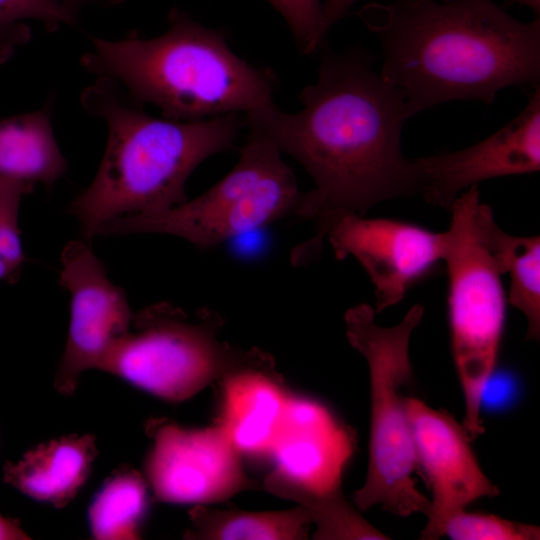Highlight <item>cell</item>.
<instances>
[{
    "mask_svg": "<svg viewBox=\"0 0 540 540\" xmlns=\"http://www.w3.org/2000/svg\"><path fill=\"white\" fill-rule=\"evenodd\" d=\"M444 536L454 540H538L540 529L497 515L465 510L450 518Z\"/></svg>",
    "mask_w": 540,
    "mask_h": 540,
    "instance_id": "obj_23",
    "label": "cell"
},
{
    "mask_svg": "<svg viewBox=\"0 0 540 540\" xmlns=\"http://www.w3.org/2000/svg\"><path fill=\"white\" fill-rule=\"evenodd\" d=\"M60 284L71 296L67 341L54 379L64 395L75 392L89 369H99L112 345L131 328L125 291L108 278L90 243L72 240L61 253Z\"/></svg>",
    "mask_w": 540,
    "mask_h": 540,
    "instance_id": "obj_11",
    "label": "cell"
},
{
    "mask_svg": "<svg viewBox=\"0 0 540 540\" xmlns=\"http://www.w3.org/2000/svg\"><path fill=\"white\" fill-rule=\"evenodd\" d=\"M188 539L204 540H302L312 524L302 507L268 512L210 509L195 505L190 511Z\"/></svg>",
    "mask_w": 540,
    "mask_h": 540,
    "instance_id": "obj_18",
    "label": "cell"
},
{
    "mask_svg": "<svg viewBox=\"0 0 540 540\" xmlns=\"http://www.w3.org/2000/svg\"><path fill=\"white\" fill-rule=\"evenodd\" d=\"M98 450L91 434H71L41 443L7 463L4 481L23 495L62 508L89 478Z\"/></svg>",
    "mask_w": 540,
    "mask_h": 540,
    "instance_id": "obj_16",
    "label": "cell"
},
{
    "mask_svg": "<svg viewBox=\"0 0 540 540\" xmlns=\"http://www.w3.org/2000/svg\"><path fill=\"white\" fill-rule=\"evenodd\" d=\"M512 1L530 8L537 15H539L540 13V0H512Z\"/></svg>",
    "mask_w": 540,
    "mask_h": 540,
    "instance_id": "obj_30",
    "label": "cell"
},
{
    "mask_svg": "<svg viewBox=\"0 0 540 540\" xmlns=\"http://www.w3.org/2000/svg\"><path fill=\"white\" fill-rule=\"evenodd\" d=\"M80 103L107 128L96 175L69 205L87 242L114 219L185 202L192 172L210 156L232 148L246 126L238 113L199 121L153 116L107 77H95L81 92Z\"/></svg>",
    "mask_w": 540,
    "mask_h": 540,
    "instance_id": "obj_3",
    "label": "cell"
},
{
    "mask_svg": "<svg viewBox=\"0 0 540 540\" xmlns=\"http://www.w3.org/2000/svg\"><path fill=\"white\" fill-rule=\"evenodd\" d=\"M356 448L352 428L317 400L290 395L267 456L269 492L304 500L342 492L343 473Z\"/></svg>",
    "mask_w": 540,
    "mask_h": 540,
    "instance_id": "obj_10",
    "label": "cell"
},
{
    "mask_svg": "<svg viewBox=\"0 0 540 540\" xmlns=\"http://www.w3.org/2000/svg\"><path fill=\"white\" fill-rule=\"evenodd\" d=\"M221 319L204 309L190 317L162 302L133 315L130 330L107 352L99 370L166 401L191 398L240 359L217 338Z\"/></svg>",
    "mask_w": 540,
    "mask_h": 540,
    "instance_id": "obj_8",
    "label": "cell"
},
{
    "mask_svg": "<svg viewBox=\"0 0 540 540\" xmlns=\"http://www.w3.org/2000/svg\"><path fill=\"white\" fill-rule=\"evenodd\" d=\"M281 154L269 138L249 129L235 166L203 194L161 212L114 219L97 235L166 234L209 249L295 215L303 192Z\"/></svg>",
    "mask_w": 540,
    "mask_h": 540,
    "instance_id": "obj_7",
    "label": "cell"
},
{
    "mask_svg": "<svg viewBox=\"0 0 540 540\" xmlns=\"http://www.w3.org/2000/svg\"><path fill=\"white\" fill-rule=\"evenodd\" d=\"M358 0H323L322 25L327 34L328 30L344 18Z\"/></svg>",
    "mask_w": 540,
    "mask_h": 540,
    "instance_id": "obj_26",
    "label": "cell"
},
{
    "mask_svg": "<svg viewBox=\"0 0 540 540\" xmlns=\"http://www.w3.org/2000/svg\"><path fill=\"white\" fill-rule=\"evenodd\" d=\"M149 432L144 477L158 500L205 505L249 487L241 454L220 425L187 428L155 421Z\"/></svg>",
    "mask_w": 540,
    "mask_h": 540,
    "instance_id": "obj_9",
    "label": "cell"
},
{
    "mask_svg": "<svg viewBox=\"0 0 540 540\" xmlns=\"http://www.w3.org/2000/svg\"><path fill=\"white\" fill-rule=\"evenodd\" d=\"M31 21L39 22L50 33L78 23L62 0H0V64L30 41Z\"/></svg>",
    "mask_w": 540,
    "mask_h": 540,
    "instance_id": "obj_21",
    "label": "cell"
},
{
    "mask_svg": "<svg viewBox=\"0 0 540 540\" xmlns=\"http://www.w3.org/2000/svg\"><path fill=\"white\" fill-rule=\"evenodd\" d=\"M267 361L250 352L222 376L219 425L241 455H268L290 397L264 369Z\"/></svg>",
    "mask_w": 540,
    "mask_h": 540,
    "instance_id": "obj_15",
    "label": "cell"
},
{
    "mask_svg": "<svg viewBox=\"0 0 540 540\" xmlns=\"http://www.w3.org/2000/svg\"><path fill=\"white\" fill-rule=\"evenodd\" d=\"M406 407L419 470L432 493L419 539L437 540L444 536L451 517L475 500L496 497L500 491L484 474L471 441L453 415L418 398L407 397Z\"/></svg>",
    "mask_w": 540,
    "mask_h": 540,
    "instance_id": "obj_13",
    "label": "cell"
},
{
    "mask_svg": "<svg viewBox=\"0 0 540 540\" xmlns=\"http://www.w3.org/2000/svg\"><path fill=\"white\" fill-rule=\"evenodd\" d=\"M511 382L512 379L504 373L498 374L496 377L492 373L484 387V390H488V392H490L492 398L491 401L493 404L497 406L498 404H505L508 402V396L510 397L513 395V392L511 393V391H513V385L511 386Z\"/></svg>",
    "mask_w": 540,
    "mask_h": 540,
    "instance_id": "obj_27",
    "label": "cell"
},
{
    "mask_svg": "<svg viewBox=\"0 0 540 540\" xmlns=\"http://www.w3.org/2000/svg\"><path fill=\"white\" fill-rule=\"evenodd\" d=\"M286 21L299 51L312 54L325 44L323 0H267Z\"/></svg>",
    "mask_w": 540,
    "mask_h": 540,
    "instance_id": "obj_25",
    "label": "cell"
},
{
    "mask_svg": "<svg viewBox=\"0 0 540 540\" xmlns=\"http://www.w3.org/2000/svg\"><path fill=\"white\" fill-rule=\"evenodd\" d=\"M79 59L95 77H107L139 104H152L165 118L199 121L273 105L276 77L253 66L229 46L220 29L204 26L180 8L167 30L143 38L130 31L120 39L89 36Z\"/></svg>",
    "mask_w": 540,
    "mask_h": 540,
    "instance_id": "obj_4",
    "label": "cell"
},
{
    "mask_svg": "<svg viewBox=\"0 0 540 540\" xmlns=\"http://www.w3.org/2000/svg\"><path fill=\"white\" fill-rule=\"evenodd\" d=\"M489 236L498 266L509 278L507 301L525 317L526 339L539 340L540 238L508 234L495 220Z\"/></svg>",
    "mask_w": 540,
    "mask_h": 540,
    "instance_id": "obj_19",
    "label": "cell"
},
{
    "mask_svg": "<svg viewBox=\"0 0 540 540\" xmlns=\"http://www.w3.org/2000/svg\"><path fill=\"white\" fill-rule=\"evenodd\" d=\"M323 47L316 81L300 92L301 110L273 105L244 115L246 127L295 158L315 183L295 212L316 224L315 234L291 253L300 264L320 254L329 229L344 216L420 192L415 163L401 149L411 117L403 96L373 69L374 55L360 47L342 53Z\"/></svg>",
    "mask_w": 540,
    "mask_h": 540,
    "instance_id": "obj_1",
    "label": "cell"
},
{
    "mask_svg": "<svg viewBox=\"0 0 540 540\" xmlns=\"http://www.w3.org/2000/svg\"><path fill=\"white\" fill-rule=\"evenodd\" d=\"M446 265L451 350L464 398L462 426L471 442L484 432V387L496 369L506 321L507 293L492 250L494 215L481 202L478 185L463 191L449 208Z\"/></svg>",
    "mask_w": 540,
    "mask_h": 540,
    "instance_id": "obj_6",
    "label": "cell"
},
{
    "mask_svg": "<svg viewBox=\"0 0 540 540\" xmlns=\"http://www.w3.org/2000/svg\"><path fill=\"white\" fill-rule=\"evenodd\" d=\"M148 483L131 469H122L108 478L88 508L91 535L99 540H134L148 507Z\"/></svg>",
    "mask_w": 540,
    "mask_h": 540,
    "instance_id": "obj_20",
    "label": "cell"
},
{
    "mask_svg": "<svg viewBox=\"0 0 540 540\" xmlns=\"http://www.w3.org/2000/svg\"><path fill=\"white\" fill-rule=\"evenodd\" d=\"M419 195L449 208L471 186L485 180L529 174L540 169V86L510 122L486 139L453 152L413 159Z\"/></svg>",
    "mask_w": 540,
    "mask_h": 540,
    "instance_id": "obj_14",
    "label": "cell"
},
{
    "mask_svg": "<svg viewBox=\"0 0 540 540\" xmlns=\"http://www.w3.org/2000/svg\"><path fill=\"white\" fill-rule=\"evenodd\" d=\"M32 189L0 180V280L12 278L24 263L18 215L22 197Z\"/></svg>",
    "mask_w": 540,
    "mask_h": 540,
    "instance_id": "obj_24",
    "label": "cell"
},
{
    "mask_svg": "<svg viewBox=\"0 0 540 540\" xmlns=\"http://www.w3.org/2000/svg\"><path fill=\"white\" fill-rule=\"evenodd\" d=\"M326 239L337 260L354 257L373 287L376 313L400 303L444 261L447 234L392 218L347 215Z\"/></svg>",
    "mask_w": 540,
    "mask_h": 540,
    "instance_id": "obj_12",
    "label": "cell"
},
{
    "mask_svg": "<svg viewBox=\"0 0 540 540\" xmlns=\"http://www.w3.org/2000/svg\"><path fill=\"white\" fill-rule=\"evenodd\" d=\"M309 514L315 540H385L390 539L371 525L343 495L307 499L299 503Z\"/></svg>",
    "mask_w": 540,
    "mask_h": 540,
    "instance_id": "obj_22",
    "label": "cell"
},
{
    "mask_svg": "<svg viewBox=\"0 0 540 540\" xmlns=\"http://www.w3.org/2000/svg\"><path fill=\"white\" fill-rule=\"evenodd\" d=\"M66 9L79 20L80 13L89 7H113L122 4L125 0H62Z\"/></svg>",
    "mask_w": 540,
    "mask_h": 540,
    "instance_id": "obj_28",
    "label": "cell"
},
{
    "mask_svg": "<svg viewBox=\"0 0 540 540\" xmlns=\"http://www.w3.org/2000/svg\"><path fill=\"white\" fill-rule=\"evenodd\" d=\"M52 111L49 99L38 110L0 119V180L51 188L64 175L67 161L54 134Z\"/></svg>",
    "mask_w": 540,
    "mask_h": 540,
    "instance_id": "obj_17",
    "label": "cell"
},
{
    "mask_svg": "<svg viewBox=\"0 0 540 540\" xmlns=\"http://www.w3.org/2000/svg\"><path fill=\"white\" fill-rule=\"evenodd\" d=\"M382 50L383 79L412 116L453 100L489 104L510 86H539L540 20L493 0H396L358 13Z\"/></svg>",
    "mask_w": 540,
    "mask_h": 540,
    "instance_id": "obj_2",
    "label": "cell"
},
{
    "mask_svg": "<svg viewBox=\"0 0 540 540\" xmlns=\"http://www.w3.org/2000/svg\"><path fill=\"white\" fill-rule=\"evenodd\" d=\"M28 534L20 527L19 523L0 514V540H26Z\"/></svg>",
    "mask_w": 540,
    "mask_h": 540,
    "instance_id": "obj_29",
    "label": "cell"
},
{
    "mask_svg": "<svg viewBox=\"0 0 540 540\" xmlns=\"http://www.w3.org/2000/svg\"><path fill=\"white\" fill-rule=\"evenodd\" d=\"M374 308L365 303L344 315L346 338L366 360L370 380L369 459L364 484L353 493L357 509L375 505L393 515H428L430 500L417 488L419 470L412 430L401 388L413 379L409 346L424 307L414 304L402 321L380 326Z\"/></svg>",
    "mask_w": 540,
    "mask_h": 540,
    "instance_id": "obj_5",
    "label": "cell"
}]
</instances>
